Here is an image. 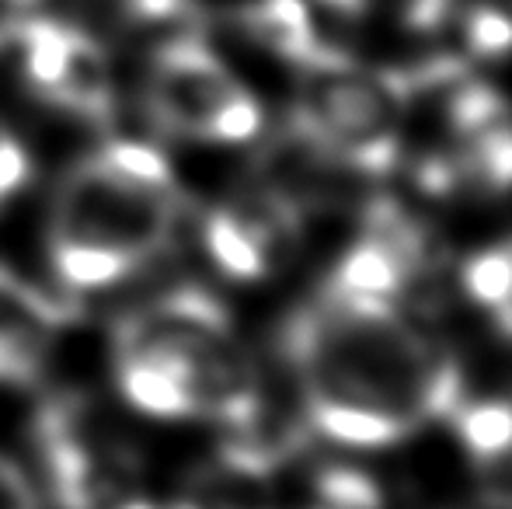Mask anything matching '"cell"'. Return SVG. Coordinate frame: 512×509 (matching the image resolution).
I'll use <instances>...</instances> for the list:
<instances>
[{
  "label": "cell",
  "mask_w": 512,
  "mask_h": 509,
  "mask_svg": "<svg viewBox=\"0 0 512 509\" xmlns=\"http://www.w3.org/2000/svg\"><path fill=\"white\" fill-rule=\"evenodd\" d=\"M0 509H39L32 482L14 461L0 454Z\"/></svg>",
  "instance_id": "11"
},
{
  "label": "cell",
  "mask_w": 512,
  "mask_h": 509,
  "mask_svg": "<svg viewBox=\"0 0 512 509\" xmlns=\"http://www.w3.org/2000/svg\"><path fill=\"white\" fill-rule=\"evenodd\" d=\"M297 509H328V506H321V503H310V506H297Z\"/></svg>",
  "instance_id": "15"
},
{
  "label": "cell",
  "mask_w": 512,
  "mask_h": 509,
  "mask_svg": "<svg viewBox=\"0 0 512 509\" xmlns=\"http://www.w3.org/2000/svg\"><path fill=\"white\" fill-rule=\"evenodd\" d=\"M112 370L129 405L154 419H216L251 433L265 415L255 360L203 286H175L129 314L112 335Z\"/></svg>",
  "instance_id": "2"
},
{
  "label": "cell",
  "mask_w": 512,
  "mask_h": 509,
  "mask_svg": "<svg viewBox=\"0 0 512 509\" xmlns=\"http://www.w3.org/2000/svg\"><path fill=\"white\" fill-rule=\"evenodd\" d=\"M42 464L63 509H115L136 496L129 447L74 398H56L39 415Z\"/></svg>",
  "instance_id": "7"
},
{
  "label": "cell",
  "mask_w": 512,
  "mask_h": 509,
  "mask_svg": "<svg viewBox=\"0 0 512 509\" xmlns=\"http://www.w3.org/2000/svg\"><path fill=\"white\" fill-rule=\"evenodd\" d=\"M150 112L178 136L248 143L262 133V109L241 77L196 35H175L150 60Z\"/></svg>",
  "instance_id": "5"
},
{
  "label": "cell",
  "mask_w": 512,
  "mask_h": 509,
  "mask_svg": "<svg viewBox=\"0 0 512 509\" xmlns=\"http://www.w3.org/2000/svg\"><path fill=\"white\" fill-rule=\"evenodd\" d=\"M307 422L338 447H391L464 401L460 363L398 304L328 293L286 328Z\"/></svg>",
  "instance_id": "1"
},
{
  "label": "cell",
  "mask_w": 512,
  "mask_h": 509,
  "mask_svg": "<svg viewBox=\"0 0 512 509\" xmlns=\"http://www.w3.org/2000/svg\"><path fill=\"white\" fill-rule=\"evenodd\" d=\"M122 14L143 25H157V21H178L189 11V0H115Z\"/></svg>",
  "instance_id": "12"
},
{
  "label": "cell",
  "mask_w": 512,
  "mask_h": 509,
  "mask_svg": "<svg viewBox=\"0 0 512 509\" xmlns=\"http://www.w3.org/2000/svg\"><path fill=\"white\" fill-rule=\"evenodd\" d=\"M460 46L464 56L499 60L512 53V14L495 4H471L460 14Z\"/></svg>",
  "instance_id": "10"
},
{
  "label": "cell",
  "mask_w": 512,
  "mask_h": 509,
  "mask_svg": "<svg viewBox=\"0 0 512 509\" xmlns=\"http://www.w3.org/2000/svg\"><path fill=\"white\" fill-rule=\"evenodd\" d=\"M297 129L363 178H380L401 161V88L391 70L331 60L304 70Z\"/></svg>",
  "instance_id": "4"
},
{
  "label": "cell",
  "mask_w": 512,
  "mask_h": 509,
  "mask_svg": "<svg viewBox=\"0 0 512 509\" xmlns=\"http://www.w3.org/2000/svg\"><path fill=\"white\" fill-rule=\"evenodd\" d=\"M0 70L28 95L105 123L115 109V74L102 42L56 18L0 21Z\"/></svg>",
  "instance_id": "6"
},
{
  "label": "cell",
  "mask_w": 512,
  "mask_h": 509,
  "mask_svg": "<svg viewBox=\"0 0 512 509\" xmlns=\"http://www.w3.org/2000/svg\"><path fill=\"white\" fill-rule=\"evenodd\" d=\"M14 7H28V4H35V0H11Z\"/></svg>",
  "instance_id": "14"
},
{
  "label": "cell",
  "mask_w": 512,
  "mask_h": 509,
  "mask_svg": "<svg viewBox=\"0 0 512 509\" xmlns=\"http://www.w3.org/2000/svg\"><path fill=\"white\" fill-rule=\"evenodd\" d=\"M182 217L171 164L154 143L105 140L60 182L49 258L70 290H105L161 255Z\"/></svg>",
  "instance_id": "3"
},
{
  "label": "cell",
  "mask_w": 512,
  "mask_h": 509,
  "mask_svg": "<svg viewBox=\"0 0 512 509\" xmlns=\"http://www.w3.org/2000/svg\"><path fill=\"white\" fill-rule=\"evenodd\" d=\"M509 14H512V11H509Z\"/></svg>",
  "instance_id": "16"
},
{
  "label": "cell",
  "mask_w": 512,
  "mask_h": 509,
  "mask_svg": "<svg viewBox=\"0 0 512 509\" xmlns=\"http://www.w3.org/2000/svg\"><path fill=\"white\" fill-rule=\"evenodd\" d=\"M272 464L262 447L237 436L185 478L171 509H279Z\"/></svg>",
  "instance_id": "9"
},
{
  "label": "cell",
  "mask_w": 512,
  "mask_h": 509,
  "mask_svg": "<svg viewBox=\"0 0 512 509\" xmlns=\"http://www.w3.org/2000/svg\"><path fill=\"white\" fill-rule=\"evenodd\" d=\"M67 325L70 311L60 300L0 265V384H32Z\"/></svg>",
  "instance_id": "8"
},
{
  "label": "cell",
  "mask_w": 512,
  "mask_h": 509,
  "mask_svg": "<svg viewBox=\"0 0 512 509\" xmlns=\"http://www.w3.org/2000/svg\"><path fill=\"white\" fill-rule=\"evenodd\" d=\"M115 509H157V506H150L147 499H140V496H129L126 503H119Z\"/></svg>",
  "instance_id": "13"
}]
</instances>
